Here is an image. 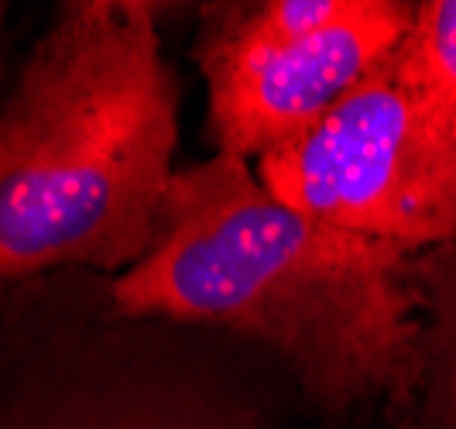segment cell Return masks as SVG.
I'll return each mask as SVG.
<instances>
[{
	"mask_svg": "<svg viewBox=\"0 0 456 429\" xmlns=\"http://www.w3.org/2000/svg\"><path fill=\"white\" fill-rule=\"evenodd\" d=\"M405 251L320 224L237 155L175 172L159 234L110 299L127 317L213 323L272 343L322 399L370 395L405 367L415 299Z\"/></svg>",
	"mask_w": 456,
	"mask_h": 429,
	"instance_id": "cell-1",
	"label": "cell"
},
{
	"mask_svg": "<svg viewBox=\"0 0 456 429\" xmlns=\"http://www.w3.org/2000/svg\"><path fill=\"white\" fill-rule=\"evenodd\" d=\"M175 76L148 4L62 7L0 111V278L134 268L172 182Z\"/></svg>",
	"mask_w": 456,
	"mask_h": 429,
	"instance_id": "cell-2",
	"label": "cell"
},
{
	"mask_svg": "<svg viewBox=\"0 0 456 429\" xmlns=\"http://www.w3.org/2000/svg\"><path fill=\"white\" fill-rule=\"evenodd\" d=\"M285 206L398 251L456 237V117L398 45L292 144L257 159Z\"/></svg>",
	"mask_w": 456,
	"mask_h": 429,
	"instance_id": "cell-3",
	"label": "cell"
},
{
	"mask_svg": "<svg viewBox=\"0 0 456 429\" xmlns=\"http://www.w3.org/2000/svg\"><path fill=\"white\" fill-rule=\"evenodd\" d=\"M398 0H268L227 14L200 62L220 152L265 159L292 144L405 42Z\"/></svg>",
	"mask_w": 456,
	"mask_h": 429,
	"instance_id": "cell-4",
	"label": "cell"
},
{
	"mask_svg": "<svg viewBox=\"0 0 456 429\" xmlns=\"http://www.w3.org/2000/svg\"><path fill=\"white\" fill-rule=\"evenodd\" d=\"M402 48L411 69L456 117V0L419 4Z\"/></svg>",
	"mask_w": 456,
	"mask_h": 429,
	"instance_id": "cell-5",
	"label": "cell"
},
{
	"mask_svg": "<svg viewBox=\"0 0 456 429\" xmlns=\"http://www.w3.org/2000/svg\"><path fill=\"white\" fill-rule=\"evenodd\" d=\"M59 429H161V426H144V423H137V426H59Z\"/></svg>",
	"mask_w": 456,
	"mask_h": 429,
	"instance_id": "cell-6",
	"label": "cell"
},
{
	"mask_svg": "<svg viewBox=\"0 0 456 429\" xmlns=\"http://www.w3.org/2000/svg\"><path fill=\"white\" fill-rule=\"evenodd\" d=\"M453 416H456V375H453Z\"/></svg>",
	"mask_w": 456,
	"mask_h": 429,
	"instance_id": "cell-7",
	"label": "cell"
}]
</instances>
